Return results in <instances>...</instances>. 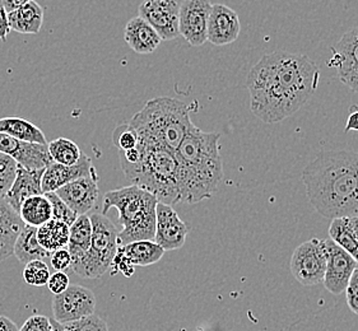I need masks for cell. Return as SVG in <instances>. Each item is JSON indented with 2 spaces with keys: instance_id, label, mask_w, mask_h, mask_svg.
<instances>
[{
  "instance_id": "1",
  "label": "cell",
  "mask_w": 358,
  "mask_h": 331,
  "mask_svg": "<svg viewBox=\"0 0 358 331\" xmlns=\"http://www.w3.org/2000/svg\"><path fill=\"white\" fill-rule=\"evenodd\" d=\"M319 78L317 65L306 55L287 51L266 54L248 74L251 112L265 124L283 122L310 101Z\"/></svg>"
},
{
  "instance_id": "2",
  "label": "cell",
  "mask_w": 358,
  "mask_h": 331,
  "mask_svg": "<svg viewBox=\"0 0 358 331\" xmlns=\"http://www.w3.org/2000/svg\"><path fill=\"white\" fill-rule=\"evenodd\" d=\"M311 205L320 216H358V152H322L302 171Z\"/></svg>"
},
{
  "instance_id": "3",
  "label": "cell",
  "mask_w": 358,
  "mask_h": 331,
  "mask_svg": "<svg viewBox=\"0 0 358 331\" xmlns=\"http://www.w3.org/2000/svg\"><path fill=\"white\" fill-rule=\"evenodd\" d=\"M220 138L194 125L175 151L179 203L196 204L217 193L224 177Z\"/></svg>"
},
{
  "instance_id": "4",
  "label": "cell",
  "mask_w": 358,
  "mask_h": 331,
  "mask_svg": "<svg viewBox=\"0 0 358 331\" xmlns=\"http://www.w3.org/2000/svg\"><path fill=\"white\" fill-rule=\"evenodd\" d=\"M139 159L136 163H120L127 180L153 195L158 203H179L178 161L175 152L164 145L138 139Z\"/></svg>"
},
{
  "instance_id": "5",
  "label": "cell",
  "mask_w": 358,
  "mask_h": 331,
  "mask_svg": "<svg viewBox=\"0 0 358 331\" xmlns=\"http://www.w3.org/2000/svg\"><path fill=\"white\" fill-rule=\"evenodd\" d=\"M190 106L172 97H156L130 120L138 139L164 145L175 152L193 128Z\"/></svg>"
},
{
  "instance_id": "6",
  "label": "cell",
  "mask_w": 358,
  "mask_h": 331,
  "mask_svg": "<svg viewBox=\"0 0 358 331\" xmlns=\"http://www.w3.org/2000/svg\"><path fill=\"white\" fill-rule=\"evenodd\" d=\"M158 200L141 187L131 186L108 191L103 196L102 214L116 208L122 232L117 233L119 246L134 241H153L156 233V209Z\"/></svg>"
},
{
  "instance_id": "7",
  "label": "cell",
  "mask_w": 358,
  "mask_h": 331,
  "mask_svg": "<svg viewBox=\"0 0 358 331\" xmlns=\"http://www.w3.org/2000/svg\"><path fill=\"white\" fill-rule=\"evenodd\" d=\"M91 218L92 223V237L91 246L86 255L72 264L74 273L86 279H99L110 270L116 251L117 244V230L115 224L102 213H94Z\"/></svg>"
},
{
  "instance_id": "8",
  "label": "cell",
  "mask_w": 358,
  "mask_h": 331,
  "mask_svg": "<svg viewBox=\"0 0 358 331\" xmlns=\"http://www.w3.org/2000/svg\"><path fill=\"white\" fill-rule=\"evenodd\" d=\"M291 273L305 287L317 286L324 281L327 269V250L324 240L311 238L294 249L291 258Z\"/></svg>"
},
{
  "instance_id": "9",
  "label": "cell",
  "mask_w": 358,
  "mask_h": 331,
  "mask_svg": "<svg viewBox=\"0 0 358 331\" xmlns=\"http://www.w3.org/2000/svg\"><path fill=\"white\" fill-rule=\"evenodd\" d=\"M96 297L91 289L72 284L63 293L54 295L52 314L57 324H68L94 315Z\"/></svg>"
},
{
  "instance_id": "10",
  "label": "cell",
  "mask_w": 358,
  "mask_h": 331,
  "mask_svg": "<svg viewBox=\"0 0 358 331\" xmlns=\"http://www.w3.org/2000/svg\"><path fill=\"white\" fill-rule=\"evenodd\" d=\"M330 51L331 58L327 64L337 71L343 84L358 94V27L345 32Z\"/></svg>"
},
{
  "instance_id": "11",
  "label": "cell",
  "mask_w": 358,
  "mask_h": 331,
  "mask_svg": "<svg viewBox=\"0 0 358 331\" xmlns=\"http://www.w3.org/2000/svg\"><path fill=\"white\" fill-rule=\"evenodd\" d=\"M179 10L176 0H144L138 8L139 17L151 24L162 41L180 36Z\"/></svg>"
},
{
  "instance_id": "12",
  "label": "cell",
  "mask_w": 358,
  "mask_h": 331,
  "mask_svg": "<svg viewBox=\"0 0 358 331\" xmlns=\"http://www.w3.org/2000/svg\"><path fill=\"white\" fill-rule=\"evenodd\" d=\"M209 0H184L180 6L179 34L192 46L207 43L208 20L212 10Z\"/></svg>"
},
{
  "instance_id": "13",
  "label": "cell",
  "mask_w": 358,
  "mask_h": 331,
  "mask_svg": "<svg viewBox=\"0 0 358 331\" xmlns=\"http://www.w3.org/2000/svg\"><path fill=\"white\" fill-rule=\"evenodd\" d=\"M324 244L327 250V269L322 281L324 287L331 295H342L358 267L357 261L331 240H324Z\"/></svg>"
},
{
  "instance_id": "14",
  "label": "cell",
  "mask_w": 358,
  "mask_h": 331,
  "mask_svg": "<svg viewBox=\"0 0 358 331\" xmlns=\"http://www.w3.org/2000/svg\"><path fill=\"white\" fill-rule=\"evenodd\" d=\"M189 227L171 205L158 203L156 209V233L155 242L165 251H172L182 247L187 241Z\"/></svg>"
},
{
  "instance_id": "15",
  "label": "cell",
  "mask_w": 358,
  "mask_h": 331,
  "mask_svg": "<svg viewBox=\"0 0 358 331\" xmlns=\"http://www.w3.org/2000/svg\"><path fill=\"white\" fill-rule=\"evenodd\" d=\"M0 153L15 159L18 165L29 170H43L52 163L48 145L26 143L0 133Z\"/></svg>"
},
{
  "instance_id": "16",
  "label": "cell",
  "mask_w": 358,
  "mask_h": 331,
  "mask_svg": "<svg viewBox=\"0 0 358 331\" xmlns=\"http://www.w3.org/2000/svg\"><path fill=\"white\" fill-rule=\"evenodd\" d=\"M80 177H99L91 159H88L85 153H82V157L76 165L64 166L52 162L43 171L41 180L43 194L55 193L57 189Z\"/></svg>"
},
{
  "instance_id": "17",
  "label": "cell",
  "mask_w": 358,
  "mask_h": 331,
  "mask_svg": "<svg viewBox=\"0 0 358 331\" xmlns=\"http://www.w3.org/2000/svg\"><path fill=\"white\" fill-rule=\"evenodd\" d=\"M57 196L76 216H85L94 209L99 198V177H80L57 189Z\"/></svg>"
},
{
  "instance_id": "18",
  "label": "cell",
  "mask_w": 358,
  "mask_h": 331,
  "mask_svg": "<svg viewBox=\"0 0 358 331\" xmlns=\"http://www.w3.org/2000/svg\"><path fill=\"white\" fill-rule=\"evenodd\" d=\"M240 20L234 9L224 4H213L208 20L207 41L215 46L235 43L240 36Z\"/></svg>"
},
{
  "instance_id": "19",
  "label": "cell",
  "mask_w": 358,
  "mask_h": 331,
  "mask_svg": "<svg viewBox=\"0 0 358 331\" xmlns=\"http://www.w3.org/2000/svg\"><path fill=\"white\" fill-rule=\"evenodd\" d=\"M45 168L43 170H29L22 166L17 165V173L12 186L6 196V202L15 209V212H20L22 203L31 196L43 194L41 189V180Z\"/></svg>"
},
{
  "instance_id": "20",
  "label": "cell",
  "mask_w": 358,
  "mask_h": 331,
  "mask_svg": "<svg viewBox=\"0 0 358 331\" xmlns=\"http://www.w3.org/2000/svg\"><path fill=\"white\" fill-rule=\"evenodd\" d=\"M124 38L130 49L141 55L152 54L162 41L151 24L139 15L127 23Z\"/></svg>"
},
{
  "instance_id": "21",
  "label": "cell",
  "mask_w": 358,
  "mask_h": 331,
  "mask_svg": "<svg viewBox=\"0 0 358 331\" xmlns=\"http://www.w3.org/2000/svg\"><path fill=\"white\" fill-rule=\"evenodd\" d=\"M26 224L6 200H0V261L13 255L15 241Z\"/></svg>"
},
{
  "instance_id": "22",
  "label": "cell",
  "mask_w": 358,
  "mask_h": 331,
  "mask_svg": "<svg viewBox=\"0 0 358 331\" xmlns=\"http://www.w3.org/2000/svg\"><path fill=\"white\" fill-rule=\"evenodd\" d=\"M10 31L23 35H37L43 22V9L37 1L32 0L13 12L8 13Z\"/></svg>"
},
{
  "instance_id": "23",
  "label": "cell",
  "mask_w": 358,
  "mask_h": 331,
  "mask_svg": "<svg viewBox=\"0 0 358 331\" xmlns=\"http://www.w3.org/2000/svg\"><path fill=\"white\" fill-rule=\"evenodd\" d=\"M91 237H92L91 218L87 214L77 216V219L69 227V241L66 246V250L72 256V264L82 259L86 255V252L90 250Z\"/></svg>"
},
{
  "instance_id": "24",
  "label": "cell",
  "mask_w": 358,
  "mask_h": 331,
  "mask_svg": "<svg viewBox=\"0 0 358 331\" xmlns=\"http://www.w3.org/2000/svg\"><path fill=\"white\" fill-rule=\"evenodd\" d=\"M120 251L134 267H150L164 258L165 250L155 241H134L119 246Z\"/></svg>"
},
{
  "instance_id": "25",
  "label": "cell",
  "mask_w": 358,
  "mask_h": 331,
  "mask_svg": "<svg viewBox=\"0 0 358 331\" xmlns=\"http://www.w3.org/2000/svg\"><path fill=\"white\" fill-rule=\"evenodd\" d=\"M0 133L26 143L48 145L46 137L41 129L22 117L0 119Z\"/></svg>"
},
{
  "instance_id": "26",
  "label": "cell",
  "mask_w": 358,
  "mask_h": 331,
  "mask_svg": "<svg viewBox=\"0 0 358 331\" xmlns=\"http://www.w3.org/2000/svg\"><path fill=\"white\" fill-rule=\"evenodd\" d=\"M36 233V227L24 226L15 241L13 255L24 265L31 261L46 259L48 256H50V253L38 244Z\"/></svg>"
},
{
  "instance_id": "27",
  "label": "cell",
  "mask_w": 358,
  "mask_h": 331,
  "mask_svg": "<svg viewBox=\"0 0 358 331\" xmlns=\"http://www.w3.org/2000/svg\"><path fill=\"white\" fill-rule=\"evenodd\" d=\"M36 236L38 244L51 255L57 250L66 249L69 241V226L64 222L50 219L37 227Z\"/></svg>"
},
{
  "instance_id": "28",
  "label": "cell",
  "mask_w": 358,
  "mask_h": 331,
  "mask_svg": "<svg viewBox=\"0 0 358 331\" xmlns=\"http://www.w3.org/2000/svg\"><path fill=\"white\" fill-rule=\"evenodd\" d=\"M20 216L23 223L32 227H40L43 223L49 222L52 218V209L46 195L31 196L22 203L20 208Z\"/></svg>"
},
{
  "instance_id": "29",
  "label": "cell",
  "mask_w": 358,
  "mask_h": 331,
  "mask_svg": "<svg viewBox=\"0 0 358 331\" xmlns=\"http://www.w3.org/2000/svg\"><path fill=\"white\" fill-rule=\"evenodd\" d=\"M330 240L342 250L350 253L358 264V240L352 232L345 218L333 219L329 226Z\"/></svg>"
},
{
  "instance_id": "30",
  "label": "cell",
  "mask_w": 358,
  "mask_h": 331,
  "mask_svg": "<svg viewBox=\"0 0 358 331\" xmlns=\"http://www.w3.org/2000/svg\"><path fill=\"white\" fill-rule=\"evenodd\" d=\"M48 149L51 159L59 165H76L82 157V152L78 145L66 138L60 137L52 140L48 145Z\"/></svg>"
},
{
  "instance_id": "31",
  "label": "cell",
  "mask_w": 358,
  "mask_h": 331,
  "mask_svg": "<svg viewBox=\"0 0 358 331\" xmlns=\"http://www.w3.org/2000/svg\"><path fill=\"white\" fill-rule=\"evenodd\" d=\"M23 278L29 286L43 287V286H48V281L50 278V270L43 260H35L26 264L23 270Z\"/></svg>"
},
{
  "instance_id": "32",
  "label": "cell",
  "mask_w": 358,
  "mask_h": 331,
  "mask_svg": "<svg viewBox=\"0 0 358 331\" xmlns=\"http://www.w3.org/2000/svg\"><path fill=\"white\" fill-rule=\"evenodd\" d=\"M17 162L10 156L0 153V200H4L17 173Z\"/></svg>"
},
{
  "instance_id": "33",
  "label": "cell",
  "mask_w": 358,
  "mask_h": 331,
  "mask_svg": "<svg viewBox=\"0 0 358 331\" xmlns=\"http://www.w3.org/2000/svg\"><path fill=\"white\" fill-rule=\"evenodd\" d=\"M113 143L119 152L129 151L138 145V134L129 123L119 125L113 133Z\"/></svg>"
},
{
  "instance_id": "34",
  "label": "cell",
  "mask_w": 358,
  "mask_h": 331,
  "mask_svg": "<svg viewBox=\"0 0 358 331\" xmlns=\"http://www.w3.org/2000/svg\"><path fill=\"white\" fill-rule=\"evenodd\" d=\"M46 198L49 199L52 209V218L55 221H60L68 224L69 227L72 226L73 222L77 219V216L72 212V209L69 208L59 196L57 193H48Z\"/></svg>"
},
{
  "instance_id": "35",
  "label": "cell",
  "mask_w": 358,
  "mask_h": 331,
  "mask_svg": "<svg viewBox=\"0 0 358 331\" xmlns=\"http://www.w3.org/2000/svg\"><path fill=\"white\" fill-rule=\"evenodd\" d=\"M63 325L69 331H108L106 323L94 314L91 316L80 318L78 321Z\"/></svg>"
},
{
  "instance_id": "36",
  "label": "cell",
  "mask_w": 358,
  "mask_h": 331,
  "mask_svg": "<svg viewBox=\"0 0 358 331\" xmlns=\"http://www.w3.org/2000/svg\"><path fill=\"white\" fill-rule=\"evenodd\" d=\"M110 269H111V275L122 273L124 277L130 278V277L134 274L136 267H134V265L130 263L129 259L120 251V249H117V251H116V255H115L114 260H113V263H111Z\"/></svg>"
},
{
  "instance_id": "37",
  "label": "cell",
  "mask_w": 358,
  "mask_h": 331,
  "mask_svg": "<svg viewBox=\"0 0 358 331\" xmlns=\"http://www.w3.org/2000/svg\"><path fill=\"white\" fill-rule=\"evenodd\" d=\"M20 331H54V329L52 321L49 317L34 315L24 321Z\"/></svg>"
},
{
  "instance_id": "38",
  "label": "cell",
  "mask_w": 358,
  "mask_h": 331,
  "mask_svg": "<svg viewBox=\"0 0 358 331\" xmlns=\"http://www.w3.org/2000/svg\"><path fill=\"white\" fill-rule=\"evenodd\" d=\"M344 292L347 297L348 307L351 309L353 314L358 315V267L355 270V273L351 277V281Z\"/></svg>"
},
{
  "instance_id": "39",
  "label": "cell",
  "mask_w": 358,
  "mask_h": 331,
  "mask_svg": "<svg viewBox=\"0 0 358 331\" xmlns=\"http://www.w3.org/2000/svg\"><path fill=\"white\" fill-rule=\"evenodd\" d=\"M69 286H71L69 284V277L65 272H55L52 275H50L49 281H48L49 290L54 295L63 293Z\"/></svg>"
},
{
  "instance_id": "40",
  "label": "cell",
  "mask_w": 358,
  "mask_h": 331,
  "mask_svg": "<svg viewBox=\"0 0 358 331\" xmlns=\"http://www.w3.org/2000/svg\"><path fill=\"white\" fill-rule=\"evenodd\" d=\"M51 256V265L57 272H64L72 265V256L66 249H60L52 252Z\"/></svg>"
},
{
  "instance_id": "41",
  "label": "cell",
  "mask_w": 358,
  "mask_h": 331,
  "mask_svg": "<svg viewBox=\"0 0 358 331\" xmlns=\"http://www.w3.org/2000/svg\"><path fill=\"white\" fill-rule=\"evenodd\" d=\"M9 32H10V26H9L7 10L4 9L0 1V40L6 43Z\"/></svg>"
},
{
  "instance_id": "42",
  "label": "cell",
  "mask_w": 358,
  "mask_h": 331,
  "mask_svg": "<svg viewBox=\"0 0 358 331\" xmlns=\"http://www.w3.org/2000/svg\"><path fill=\"white\" fill-rule=\"evenodd\" d=\"M352 112L347 119V123H345V128L344 131L345 133H350V131H358V108H355V106H352Z\"/></svg>"
},
{
  "instance_id": "43",
  "label": "cell",
  "mask_w": 358,
  "mask_h": 331,
  "mask_svg": "<svg viewBox=\"0 0 358 331\" xmlns=\"http://www.w3.org/2000/svg\"><path fill=\"white\" fill-rule=\"evenodd\" d=\"M0 1H1L4 9L7 10V13H10V12H13L15 9L21 8L22 6L27 4V3L32 1V0H0Z\"/></svg>"
},
{
  "instance_id": "44",
  "label": "cell",
  "mask_w": 358,
  "mask_h": 331,
  "mask_svg": "<svg viewBox=\"0 0 358 331\" xmlns=\"http://www.w3.org/2000/svg\"><path fill=\"white\" fill-rule=\"evenodd\" d=\"M0 331H20V329L9 317L0 316Z\"/></svg>"
},
{
  "instance_id": "45",
  "label": "cell",
  "mask_w": 358,
  "mask_h": 331,
  "mask_svg": "<svg viewBox=\"0 0 358 331\" xmlns=\"http://www.w3.org/2000/svg\"><path fill=\"white\" fill-rule=\"evenodd\" d=\"M347 223L350 226L352 232L355 233V236L358 240V216H352V218H345Z\"/></svg>"
},
{
  "instance_id": "46",
  "label": "cell",
  "mask_w": 358,
  "mask_h": 331,
  "mask_svg": "<svg viewBox=\"0 0 358 331\" xmlns=\"http://www.w3.org/2000/svg\"><path fill=\"white\" fill-rule=\"evenodd\" d=\"M52 329L54 331H69L63 324H57V321H52Z\"/></svg>"
}]
</instances>
